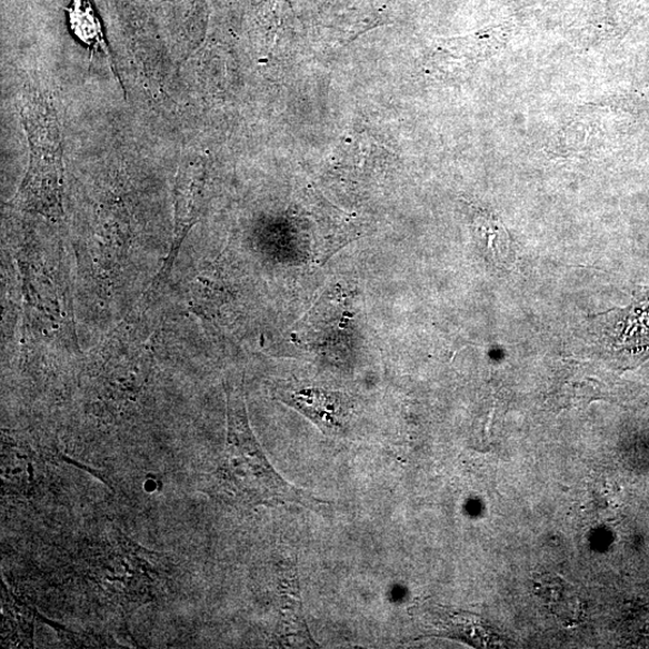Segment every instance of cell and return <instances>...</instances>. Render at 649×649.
<instances>
[{
    "label": "cell",
    "instance_id": "obj_6",
    "mask_svg": "<svg viewBox=\"0 0 649 649\" xmlns=\"http://www.w3.org/2000/svg\"><path fill=\"white\" fill-rule=\"evenodd\" d=\"M532 589L545 609L560 625L571 628L583 622L586 602L577 589L565 579L551 573L538 575L533 579Z\"/></svg>",
    "mask_w": 649,
    "mask_h": 649
},
{
    "label": "cell",
    "instance_id": "obj_8",
    "mask_svg": "<svg viewBox=\"0 0 649 649\" xmlns=\"http://www.w3.org/2000/svg\"><path fill=\"white\" fill-rule=\"evenodd\" d=\"M3 490L7 493H31L36 479V456L31 448L18 445L8 436L3 439Z\"/></svg>",
    "mask_w": 649,
    "mask_h": 649
},
{
    "label": "cell",
    "instance_id": "obj_2",
    "mask_svg": "<svg viewBox=\"0 0 649 649\" xmlns=\"http://www.w3.org/2000/svg\"><path fill=\"white\" fill-rule=\"evenodd\" d=\"M29 143V166L12 202L50 219L63 216V144L58 117L50 99L29 88L21 102Z\"/></svg>",
    "mask_w": 649,
    "mask_h": 649
},
{
    "label": "cell",
    "instance_id": "obj_9",
    "mask_svg": "<svg viewBox=\"0 0 649 649\" xmlns=\"http://www.w3.org/2000/svg\"><path fill=\"white\" fill-rule=\"evenodd\" d=\"M69 23L73 34L80 39L84 46L90 49L92 54L100 52L104 56L114 78L121 81L117 76L113 58L109 43L107 41L102 26L90 0H72L68 9Z\"/></svg>",
    "mask_w": 649,
    "mask_h": 649
},
{
    "label": "cell",
    "instance_id": "obj_7",
    "mask_svg": "<svg viewBox=\"0 0 649 649\" xmlns=\"http://www.w3.org/2000/svg\"><path fill=\"white\" fill-rule=\"evenodd\" d=\"M280 625L278 641L286 647H319L307 629L302 616L297 569L286 567L280 582Z\"/></svg>",
    "mask_w": 649,
    "mask_h": 649
},
{
    "label": "cell",
    "instance_id": "obj_10",
    "mask_svg": "<svg viewBox=\"0 0 649 649\" xmlns=\"http://www.w3.org/2000/svg\"><path fill=\"white\" fill-rule=\"evenodd\" d=\"M3 627L2 642L6 647H33L34 610L14 597L2 583Z\"/></svg>",
    "mask_w": 649,
    "mask_h": 649
},
{
    "label": "cell",
    "instance_id": "obj_4",
    "mask_svg": "<svg viewBox=\"0 0 649 649\" xmlns=\"http://www.w3.org/2000/svg\"><path fill=\"white\" fill-rule=\"evenodd\" d=\"M208 160L200 156H187L180 164L174 183V221L171 248L164 263L151 284L149 292L168 282L176 258L201 216L208 191Z\"/></svg>",
    "mask_w": 649,
    "mask_h": 649
},
{
    "label": "cell",
    "instance_id": "obj_3",
    "mask_svg": "<svg viewBox=\"0 0 649 649\" xmlns=\"http://www.w3.org/2000/svg\"><path fill=\"white\" fill-rule=\"evenodd\" d=\"M91 567L94 569L91 577L101 592L123 609L151 601L164 582L157 569L160 568L159 556L143 550L128 538L108 543L104 553L100 552Z\"/></svg>",
    "mask_w": 649,
    "mask_h": 649
},
{
    "label": "cell",
    "instance_id": "obj_1",
    "mask_svg": "<svg viewBox=\"0 0 649 649\" xmlns=\"http://www.w3.org/2000/svg\"><path fill=\"white\" fill-rule=\"evenodd\" d=\"M228 435L223 459L204 490L212 498L234 508L302 507L314 509L327 501L314 498L277 473L250 427L241 388H227Z\"/></svg>",
    "mask_w": 649,
    "mask_h": 649
},
{
    "label": "cell",
    "instance_id": "obj_5",
    "mask_svg": "<svg viewBox=\"0 0 649 649\" xmlns=\"http://www.w3.org/2000/svg\"><path fill=\"white\" fill-rule=\"evenodd\" d=\"M277 400L302 412L323 432L336 433L343 429L348 417L349 403L342 393L320 389L277 388Z\"/></svg>",
    "mask_w": 649,
    "mask_h": 649
}]
</instances>
